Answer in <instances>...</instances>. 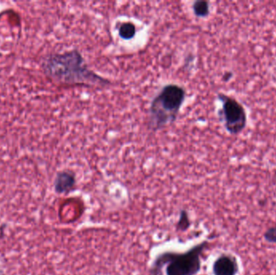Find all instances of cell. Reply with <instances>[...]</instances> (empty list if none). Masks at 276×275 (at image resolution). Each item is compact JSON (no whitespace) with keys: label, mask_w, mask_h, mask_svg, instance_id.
Listing matches in <instances>:
<instances>
[{"label":"cell","mask_w":276,"mask_h":275,"mask_svg":"<svg viewBox=\"0 0 276 275\" xmlns=\"http://www.w3.org/2000/svg\"><path fill=\"white\" fill-rule=\"evenodd\" d=\"M191 226V221L189 218L188 212L186 210H181L180 212V218L176 225L178 231H185Z\"/></svg>","instance_id":"9"},{"label":"cell","mask_w":276,"mask_h":275,"mask_svg":"<svg viewBox=\"0 0 276 275\" xmlns=\"http://www.w3.org/2000/svg\"><path fill=\"white\" fill-rule=\"evenodd\" d=\"M186 96L185 90L176 84L162 88L149 107V129L157 131L176 121Z\"/></svg>","instance_id":"3"},{"label":"cell","mask_w":276,"mask_h":275,"mask_svg":"<svg viewBox=\"0 0 276 275\" xmlns=\"http://www.w3.org/2000/svg\"><path fill=\"white\" fill-rule=\"evenodd\" d=\"M208 245V240H204L184 253H161L152 262L149 275H196L201 270L202 255Z\"/></svg>","instance_id":"2"},{"label":"cell","mask_w":276,"mask_h":275,"mask_svg":"<svg viewBox=\"0 0 276 275\" xmlns=\"http://www.w3.org/2000/svg\"><path fill=\"white\" fill-rule=\"evenodd\" d=\"M238 264L233 256L223 253L215 260L213 265V275H237Z\"/></svg>","instance_id":"5"},{"label":"cell","mask_w":276,"mask_h":275,"mask_svg":"<svg viewBox=\"0 0 276 275\" xmlns=\"http://www.w3.org/2000/svg\"><path fill=\"white\" fill-rule=\"evenodd\" d=\"M193 11L198 17H206L209 14V4L207 1L199 0L193 3Z\"/></svg>","instance_id":"8"},{"label":"cell","mask_w":276,"mask_h":275,"mask_svg":"<svg viewBox=\"0 0 276 275\" xmlns=\"http://www.w3.org/2000/svg\"><path fill=\"white\" fill-rule=\"evenodd\" d=\"M222 102L221 116L223 117L227 131L232 135H237L243 131L246 126V113L244 107L235 98L226 94H220Z\"/></svg>","instance_id":"4"},{"label":"cell","mask_w":276,"mask_h":275,"mask_svg":"<svg viewBox=\"0 0 276 275\" xmlns=\"http://www.w3.org/2000/svg\"><path fill=\"white\" fill-rule=\"evenodd\" d=\"M264 239L270 243H276V227L270 228L264 233Z\"/></svg>","instance_id":"10"},{"label":"cell","mask_w":276,"mask_h":275,"mask_svg":"<svg viewBox=\"0 0 276 275\" xmlns=\"http://www.w3.org/2000/svg\"><path fill=\"white\" fill-rule=\"evenodd\" d=\"M42 68L48 78L63 84L105 86L110 83L89 70L81 53L77 50L49 55L45 58Z\"/></svg>","instance_id":"1"},{"label":"cell","mask_w":276,"mask_h":275,"mask_svg":"<svg viewBox=\"0 0 276 275\" xmlns=\"http://www.w3.org/2000/svg\"><path fill=\"white\" fill-rule=\"evenodd\" d=\"M76 187V177L75 173L70 171H61L57 174L54 180L55 192L58 194H68Z\"/></svg>","instance_id":"6"},{"label":"cell","mask_w":276,"mask_h":275,"mask_svg":"<svg viewBox=\"0 0 276 275\" xmlns=\"http://www.w3.org/2000/svg\"><path fill=\"white\" fill-rule=\"evenodd\" d=\"M231 78H232V74L231 73H226V75L223 76L224 81H229Z\"/></svg>","instance_id":"11"},{"label":"cell","mask_w":276,"mask_h":275,"mask_svg":"<svg viewBox=\"0 0 276 275\" xmlns=\"http://www.w3.org/2000/svg\"><path fill=\"white\" fill-rule=\"evenodd\" d=\"M135 34H136V26L133 23H124L119 28V36L122 39H132L134 38Z\"/></svg>","instance_id":"7"}]
</instances>
